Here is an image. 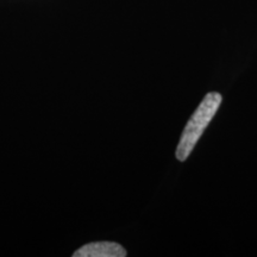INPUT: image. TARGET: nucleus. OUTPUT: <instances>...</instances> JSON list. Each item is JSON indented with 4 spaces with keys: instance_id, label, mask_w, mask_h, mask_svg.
Returning <instances> with one entry per match:
<instances>
[{
    "instance_id": "obj_1",
    "label": "nucleus",
    "mask_w": 257,
    "mask_h": 257,
    "mask_svg": "<svg viewBox=\"0 0 257 257\" xmlns=\"http://www.w3.org/2000/svg\"><path fill=\"white\" fill-rule=\"evenodd\" d=\"M221 95L218 92H211L205 95L201 104L198 106L194 113L186 125L184 133L180 138V142L176 148V159L179 161H186L194 149L199 138L204 134L205 128L213 119L218 108L221 104Z\"/></svg>"
},
{
    "instance_id": "obj_2",
    "label": "nucleus",
    "mask_w": 257,
    "mask_h": 257,
    "mask_svg": "<svg viewBox=\"0 0 257 257\" xmlns=\"http://www.w3.org/2000/svg\"><path fill=\"white\" fill-rule=\"evenodd\" d=\"M74 257H125L126 251L120 244L114 242L89 243L76 250Z\"/></svg>"
}]
</instances>
